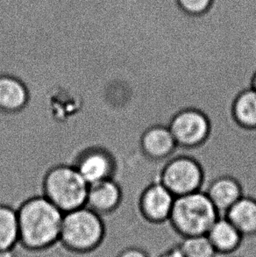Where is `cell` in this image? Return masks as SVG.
I'll return each instance as SVG.
<instances>
[{"label":"cell","instance_id":"cell-1","mask_svg":"<svg viewBox=\"0 0 256 257\" xmlns=\"http://www.w3.org/2000/svg\"><path fill=\"white\" fill-rule=\"evenodd\" d=\"M239 94L232 86L212 87L201 94L195 109L207 118V137L197 146L177 145L163 162L190 157L203 174L200 191L205 192L215 180L228 177L237 181L243 197L256 200V127H247L236 119L233 105Z\"/></svg>","mask_w":256,"mask_h":257},{"label":"cell","instance_id":"cell-2","mask_svg":"<svg viewBox=\"0 0 256 257\" xmlns=\"http://www.w3.org/2000/svg\"><path fill=\"white\" fill-rule=\"evenodd\" d=\"M63 213L48 198L36 197L18 210L20 240L30 248H44L61 236Z\"/></svg>","mask_w":256,"mask_h":257},{"label":"cell","instance_id":"cell-3","mask_svg":"<svg viewBox=\"0 0 256 257\" xmlns=\"http://www.w3.org/2000/svg\"><path fill=\"white\" fill-rule=\"evenodd\" d=\"M219 217L207 193L198 190L176 197L169 220L174 233L185 238L206 234Z\"/></svg>","mask_w":256,"mask_h":257},{"label":"cell","instance_id":"cell-4","mask_svg":"<svg viewBox=\"0 0 256 257\" xmlns=\"http://www.w3.org/2000/svg\"><path fill=\"white\" fill-rule=\"evenodd\" d=\"M89 185L72 165L53 168L44 181V197L63 212L85 206Z\"/></svg>","mask_w":256,"mask_h":257},{"label":"cell","instance_id":"cell-5","mask_svg":"<svg viewBox=\"0 0 256 257\" xmlns=\"http://www.w3.org/2000/svg\"><path fill=\"white\" fill-rule=\"evenodd\" d=\"M104 234L101 216L83 206L63 215L60 239L67 247L76 251H88L99 245Z\"/></svg>","mask_w":256,"mask_h":257},{"label":"cell","instance_id":"cell-6","mask_svg":"<svg viewBox=\"0 0 256 257\" xmlns=\"http://www.w3.org/2000/svg\"><path fill=\"white\" fill-rule=\"evenodd\" d=\"M203 174L196 161L179 157L170 161L163 169L161 182L176 197L200 190Z\"/></svg>","mask_w":256,"mask_h":257},{"label":"cell","instance_id":"cell-7","mask_svg":"<svg viewBox=\"0 0 256 257\" xmlns=\"http://www.w3.org/2000/svg\"><path fill=\"white\" fill-rule=\"evenodd\" d=\"M169 127L178 146L193 147L203 143L207 137L209 122L200 111L186 109L172 118Z\"/></svg>","mask_w":256,"mask_h":257},{"label":"cell","instance_id":"cell-8","mask_svg":"<svg viewBox=\"0 0 256 257\" xmlns=\"http://www.w3.org/2000/svg\"><path fill=\"white\" fill-rule=\"evenodd\" d=\"M75 167L88 184H92L113 177L116 160L106 148L90 147L80 155Z\"/></svg>","mask_w":256,"mask_h":257},{"label":"cell","instance_id":"cell-9","mask_svg":"<svg viewBox=\"0 0 256 257\" xmlns=\"http://www.w3.org/2000/svg\"><path fill=\"white\" fill-rule=\"evenodd\" d=\"M176 196L162 183L157 182L146 189L141 199L142 214L149 223L163 225L169 221Z\"/></svg>","mask_w":256,"mask_h":257},{"label":"cell","instance_id":"cell-10","mask_svg":"<svg viewBox=\"0 0 256 257\" xmlns=\"http://www.w3.org/2000/svg\"><path fill=\"white\" fill-rule=\"evenodd\" d=\"M121 190L112 178L89 185L85 206L99 215L114 211L121 201Z\"/></svg>","mask_w":256,"mask_h":257},{"label":"cell","instance_id":"cell-11","mask_svg":"<svg viewBox=\"0 0 256 257\" xmlns=\"http://www.w3.org/2000/svg\"><path fill=\"white\" fill-rule=\"evenodd\" d=\"M206 235L218 255L234 254L245 240L239 230L225 216H220L213 223Z\"/></svg>","mask_w":256,"mask_h":257},{"label":"cell","instance_id":"cell-12","mask_svg":"<svg viewBox=\"0 0 256 257\" xmlns=\"http://www.w3.org/2000/svg\"><path fill=\"white\" fill-rule=\"evenodd\" d=\"M177 146L170 127L166 125H155L148 129L142 136V150L153 159L170 157Z\"/></svg>","mask_w":256,"mask_h":257},{"label":"cell","instance_id":"cell-13","mask_svg":"<svg viewBox=\"0 0 256 257\" xmlns=\"http://www.w3.org/2000/svg\"><path fill=\"white\" fill-rule=\"evenodd\" d=\"M29 100L27 85L20 78L9 75H0V110L7 112L21 111Z\"/></svg>","mask_w":256,"mask_h":257},{"label":"cell","instance_id":"cell-14","mask_svg":"<svg viewBox=\"0 0 256 257\" xmlns=\"http://www.w3.org/2000/svg\"><path fill=\"white\" fill-rule=\"evenodd\" d=\"M245 240L256 238V200L241 197L225 213Z\"/></svg>","mask_w":256,"mask_h":257},{"label":"cell","instance_id":"cell-15","mask_svg":"<svg viewBox=\"0 0 256 257\" xmlns=\"http://www.w3.org/2000/svg\"><path fill=\"white\" fill-rule=\"evenodd\" d=\"M207 193L219 215H225L232 205L242 197V191L237 181L231 177H219L208 188Z\"/></svg>","mask_w":256,"mask_h":257},{"label":"cell","instance_id":"cell-16","mask_svg":"<svg viewBox=\"0 0 256 257\" xmlns=\"http://www.w3.org/2000/svg\"><path fill=\"white\" fill-rule=\"evenodd\" d=\"M19 240L17 211L9 206L0 205V250L13 248Z\"/></svg>","mask_w":256,"mask_h":257},{"label":"cell","instance_id":"cell-17","mask_svg":"<svg viewBox=\"0 0 256 257\" xmlns=\"http://www.w3.org/2000/svg\"><path fill=\"white\" fill-rule=\"evenodd\" d=\"M236 119L247 127H256V90L253 88L243 91L233 105Z\"/></svg>","mask_w":256,"mask_h":257},{"label":"cell","instance_id":"cell-18","mask_svg":"<svg viewBox=\"0 0 256 257\" xmlns=\"http://www.w3.org/2000/svg\"><path fill=\"white\" fill-rule=\"evenodd\" d=\"M177 247L184 257H217L218 255L206 234L181 238Z\"/></svg>","mask_w":256,"mask_h":257},{"label":"cell","instance_id":"cell-19","mask_svg":"<svg viewBox=\"0 0 256 257\" xmlns=\"http://www.w3.org/2000/svg\"><path fill=\"white\" fill-rule=\"evenodd\" d=\"M181 7L190 14H201L207 10L211 0H178Z\"/></svg>","mask_w":256,"mask_h":257},{"label":"cell","instance_id":"cell-20","mask_svg":"<svg viewBox=\"0 0 256 257\" xmlns=\"http://www.w3.org/2000/svg\"><path fill=\"white\" fill-rule=\"evenodd\" d=\"M118 257H150V255L142 246H131L122 251Z\"/></svg>","mask_w":256,"mask_h":257},{"label":"cell","instance_id":"cell-21","mask_svg":"<svg viewBox=\"0 0 256 257\" xmlns=\"http://www.w3.org/2000/svg\"><path fill=\"white\" fill-rule=\"evenodd\" d=\"M19 251H20V240L13 248L0 250V257H19Z\"/></svg>","mask_w":256,"mask_h":257},{"label":"cell","instance_id":"cell-22","mask_svg":"<svg viewBox=\"0 0 256 257\" xmlns=\"http://www.w3.org/2000/svg\"><path fill=\"white\" fill-rule=\"evenodd\" d=\"M157 257H184V254H182L179 247L177 246L171 247L170 249L163 252V254H160L159 256Z\"/></svg>","mask_w":256,"mask_h":257},{"label":"cell","instance_id":"cell-23","mask_svg":"<svg viewBox=\"0 0 256 257\" xmlns=\"http://www.w3.org/2000/svg\"><path fill=\"white\" fill-rule=\"evenodd\" d=\"M126 51H127V43H126ZM125 63H126V55H125ZM125 66H126V63H125ZM126 70H127V68H126ZM126 73H127V72H126ZM128 76V75H127ZM128 78V77H127ZM128 84H129V82H128ZM129 97H130V88H129ZM128 104H129V99H128ZM129 109H130V105H129ZM129 112H130V111H129ZM130 120H131V114H130ZM131 125H132V126H133V127H134V125H133V124H132V121H131ZM134 129H135V131H136V132H138V131H137V130H136V129L135 128V127H134ZM139 134H141V133L140 132H138ZM141 135H142V136H143V135H142V134H141Z\"/></svg>","mask_w":256,"mask_h":257},{"label":"cell","instance_id":"cell-24","mask_svg":"<svg viewBox=\"0 0 256 257\" xmlns=\"http://www.w3.org/2000/svg\"><path fill=\"white\" fill-rule=\"evenodd\" d=\"M127 41H128V37H127ZM127 47H128V42H127ZM126 68H127V51H126ZM128 75V74H127ZM128 77V76H127ZM128 82H129V81H128ZM130 87V86H129ZM129 105H130V97H129ZM130 114H131V106H130ZM131 121H132V124H133V125H134V127H135V129H136V130H138V129L136 128V127H135V125H134V123H133V120H132V114H131ZM138 132H140V131H139L138 130ZM141 133V134H142V132H140Z\"/></svg>","mask_w":256,"mask_h":257},{"label":"cell","instance_id":"cell-25","mask_svg":"<svg viewBox=\"0 0 256 257\" xmlns=\"http://www.w3.org/2000/svg\"><path fill=\"white\" fill-rule=\"evenodd\" d=\"M252 88H253V90H256V74L254 77H253V85H252Z\"/></svg>","mask_w":256,"mask_h":257},{"label":"cell","instance_id":"cell-26","mask_svg":"<svg viewBox=\"0 0 256 257\" xmlns=\"http://www.w3.org/2000/svg\"><path fill=\"white\" fill-rule=\"evenodd\" d=\"M110 11H111V0H110Z\"/></svg>","mask_w":256,"mask_h":257}]
</instances>
